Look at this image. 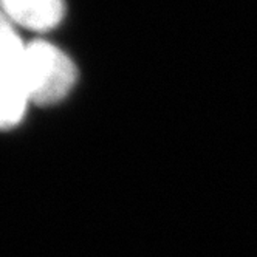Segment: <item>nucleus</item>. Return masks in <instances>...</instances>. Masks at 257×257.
<instances>
[{
	"label": "nucleus",
	"instance_id": "obj_1",
	"mask_svg": "<svg viewBox=\"0 0 257 257\" xmlns=\"http://www.w3.org/2000/svg\"><path fill=\"white\" fill-rule=\"evenodd\" d=\"M78 81V68L67 53L45 41L27 44L21 85L30 102L50 105L62 101Z\"/></svg>",
	"mask_w": 257,
	"mask_h": 257
},
{
	"label": "nucleus",
	"instance_id": "obj_2",
	"mask_svg": "<svg viewBox=\"0 0 257 257\" xmlns=\"http://www.w3.org/2000/svg\"><path fill=\"white\" fill-rule=\"evenodd\" d=\"M0 11L14 24L33 31L56 28L64 19V0H0Z\"/></svg>",
	"mask_w": 257,
	"mask_h": 257
},
{
	"label": "nucleus",
	"instance_id": "obj_3",
	"mask_svg": "<svg viewBox=\"0 0 257 257\" xmlns=\"http://www.w3.org/2000/svg\"><path fill=\"white\" fill-rule=\"evenodd\" d=\"M25 54L27 44L17 34L16 25L0 11V82L21 85Z\"/></svg>",
	"mask_w": 257,
	"mask_h": 257
},
{
	"label": "nucleus",
	"instance_id": "obj_4",
	"mask_svg": "<svg viewBox=\"0 0 257 257\" xmlns=\"http://www.w3.org/2000/svg\"><path fill=\"white\" fill-rule=\"evenodd\" d=\"M30 104V98L17 84L0 82V131L17 125Z\"/></svg>",
	"mask_w": 257,
	"mask_h": 257
}]
</instances>
